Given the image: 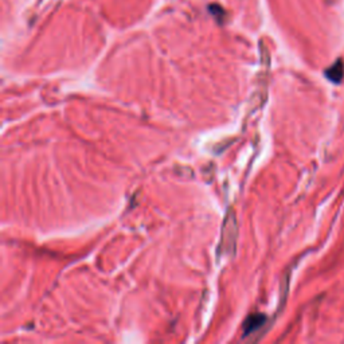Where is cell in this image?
Returning a JSON list of instances; mask_svg holds the SVG:
<instances>
[{
	"label": "cell",
	"mask_w": 344,
	"mask_h": 344,
	"mask_svg": "<svg viewBox=\"0 0 344 344\" xmlns=\"http://www.w3.org/2000/svg\"><path fill=\"white\" fill-rule=\"evenodd\" d=\"M265 323V316L262 315H251L250 317H247V320L245 321V325H244V334L251 335L254 331H257L261 327V325Z\"/></svg>",
	"instance_id": "cell-1"
},
{
	"label": "cell",
	"mask_w": 344,
	"mask_h": 344,
	"mask_svg": "<svg viewBox=\"0 0 344 344\" xmlns=\"http://www.w3.org/2000/svg\"><path fill=\"white\" fill-rule=\"evenodd\" d=\"M343 73L344 71L342 62H336L334 66L327 70V77H328L332 82H336V84H338V82H340L342 78H343Z\"/></svg>",
	"instance_id": "cell-2"
}]
</instances>
